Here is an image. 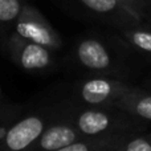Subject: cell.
Here are the masks:
<instances>
[{"label":"cell","mask_w":151,"mask_h":151,"mask_svg":"<svg viewBox=\"0 0 151 151\" xmlns=\"http://www.w3.org/2000/svg\"><path fill=\"white\" fill-rule=\"evenodd\" d=\"M61 111L83 137H134L147 127L146 121L139 119L117 106H81L69 104L61 107Z\"/></svg>","instance_id":"cell-1"},{"label":"cell","mask_w":151,"mask_h":151,"mask_svg":"<svg viewBox=\"0 0 151 151\" xmlns=\"http://www.w3.org/2000/svg\"><path fill=\"white\" fill-rule=\"evenodd\" d=\"M73 58L81 68L93 74L119 78L125 70L121 53H117L111 47L97 37L80 40L74 47Z\"/></svg>","instance_id":"cell-2"},{"label":"cell","mask_w":151,"mask_h":151,"mask_svg":"<svg viewBox=\"0 0 151 151\" xmlns=\"http://www.w3.org/2000/svg\"><path fill=\"white\" fill-rule=\"evenodd\" d=\"M134 85L111 76L94 74L74 85L70 104L81 106H115L117 101Z\"/></svg>","instance_id":"cell-3"},{"label":"cell","mask_w":151,"mask_h":151,"mask_svg":"<svg viewBox=\"0 0 151 151\" xmlns=\"http://www.w3.org/2000/svg\"><path fill=\"white\" fill-rule=\"evenodd\" d=\"M55 110H32L0 135V151H31L50 122Z\"/></svg>","instance_id":"cell-4"},{"label":"cell","mask_w":151,"mask_h":151,"mask_svg":"<svg viewBox=\"0 0 151 151\" xmlns=\"http://www.w3.org/2000/svg\"><path fill=\"white\" fill-rule=\"evenodd\" d=\"M7 50L11 60L29 73H42L55 68V50L28 41L16 33H12L7 39Z\"/></svg>","instance_id":"cell-5"},{"label":"cell","mask_w":151,"mask_h":151,"mask_svg":"<svg viewBox=\"0 0 151 151\" xmlns=\"http://www.w3.org/2000/svg\"><path fill=\"white\" fill-rule=\"evenodd\" d=\"M13 33L17 36L52 50H58L63 48V39L57 31L50 25L40 11L28 4H24L23 11L13 24Z\"/></svg>","instance_id":"cell-6"},{"label":"cell","mask_w":151,"mask_h":151,"mask_svg":"<svg viewBox=\"0 0 151 151\" xmlns=\"http://www.w3.org/2000/svg\"><path fill=\"white\" fill-rule=\"evenodd\" d=\"M85 138L72 121L61 111L55 110L53 117L31 151H56L76 141Z\"/></svg>","instance_id":"cell-7"},{"label":"cell","mask_w":151,"mask_h":151,"mask_svg":"<svg viewBox=\"0 0 151 151\" xmlns=\"http://www.w3.org/2000/svg\"><path fill=\"white\" fill-rule=\"evenodd\" d=\"M115 106L146 122H151V89L133 86L117 101Z\"/></svg>","instance_id":"cell-8"},{"label":"cell","mask_w":151,"mask_h":151,"mask_svg":"<svg viewBox=\"0 0 151 151\" xmlns=\"http://www.w3.org/2000/svg\"><path fill=\"white\" fill-rule=\"evenodd\" d=\"M131 137L129 135L85 137L80 141H76L56 151H115L121 145H123Z\"/></svg>","instance_id":"cell-9"},{"label":"cell","mask_w":151,"mask_h":151,"mask_svg":"<svg viewBox=\"0 0 151 151\" xmlns=\"http://www.w3.org/2000/svg\"><path fill=\"white\" fill-rule=\"evenodd\" d=\"M123 41L142 55L151 57V32L143 29H127L122 32Z\"/></svg>","instance_id":"cell-10"},{"label":"cell","mask_w":151,"mask_h":151,"mask_svg":"<svg viewBox=\"0 0 151 151\" xmlns=\"http://www.w3.org/2000/svg\"><path fill=\"white\" fill-rule=\"evenodd\" d=\"M88 9L93 11L99 15H113V13H121L126 16H133L137 19L135 15L130 12L126 7H123L117 0H80Z\"/></svg>","instance_id":"cell-11"},{"label":"cell","mask_w":151,"mask_h":151,"mask_svg":"<svg viewBox=\"0 0 151 151\" xmlns=\"http://www.w3.org/2000/svg\"><path fill=\"white\" fill-rule=\"evenodd\" d=\"M23 7L24 3L21 0H0V23L15 24Z\"/></svg>","instance_id":"cell-12"},{"label":"cell","mask_w":151,"mask_h":151,"mask_svg":"<svg viewBox=\"0 0 151 151\" xmlns=\"http://www.w3.org/2000/svg\"><path fill=\"white\" fill-rule=\"evenodd\" d=\"M115 151H151V133L131 137Z\"/></svg>","instance_id":"cell-13"},{"label":"cell","mask_w":151,"mask_h":151,"mask_svg":"<svg viewBox=\"0 0 151 151\" xmlns=\"http://www.w3.org/2000/svg\"><path fill=\"white\" fill-rule=\"evenodd\" d=\"M143 88H146V89H151V77L149 78V80H146V81H145V83H143Z\"/></svg>","instance_id":"cell-14"},{"label":"cell","mask_w":151,"mask_h":151,"mask_svg":"<svg viewBox=\"0 0 151 151\" xmlns=\"http://www.w3.org/2000/svg\"><path fill=\"white\" fill-rule=\"evenodd\" d=\"M117 1H118V3H121V4H123V3H127L129 0H117Z\"/></svg>","instance_id":"cell-15"},{"label":"cell","mask_w":151,"mask_h":151,"mask_svg":"<svg viewBox=\"0 0 151 151\" xmlns=\"http://www.w3.org/2000/svg\"><path fill=\"white\" fill-rule=\"evenodd\" d=\"M0 98H1V89H0Z\"/></svg>","instance_id":"cell-16"}]
</instances>
